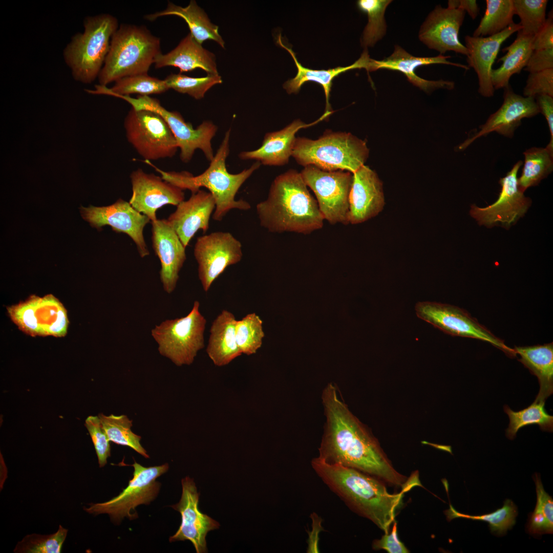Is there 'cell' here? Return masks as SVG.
Wrapping results in <instances>:
<instances>
[{"label": "cell", "instance_id": "cb8c5ba5", "mask_svg": "<svg viewBox=\"0 0 553 553\" xmlns=\"http://www.w3.org/2000/svg\"><path fill=\"white\" fill-rule=\"evenodd\" d=\"M450 56L441 54L434 57H416L413 56L400 46L396 45L389 56L381 60L371 59L370 72L380 69L397 71L402 73L413 85L426 92H430L439 89L452 90L455 87L453 81L442 79L429 80L423 79L415 73L419 67L433 64H444L454 66L466 70L470 68L464 65L452 62L448 60Z\"/></svg>", "mask_w": 553, "mask_h": 553}, {"label": "cell", "instance_id": "836d02e7", "mask_svg": "<svg viewBox=\"0 0 553 553\" xmlns=\"http://www.w3.org/2000/svg\"><path fill=\"white\" fill-rule=\"evenodd\" d=\"M95 90L87 91L92 94L116 97L130 96L134 94H139V96H149L161 94L169 90L164 79L150 76L147 74L124 77L116 81L111 88L99 84L95 86Z\"/></svg>", "mask_w": 553, "mask_h": 553}, {"label": "cell", "instance_id": "ee69618b", "mask_svg": "<svg viewBox=\"0 0 553 553\" xmlns=\"http://www.w3.org/2000/svg\"><path fill=\"white\" fill-rule=\"evenodd\" d=\"M68 530L59 526L57 531L50 535L33 534L26 535L16 544V553H60Z\"/></svg>", "mask_w": 553, "mask_h": 553}, {"label": "cell", "instance_id": "603a6c76", "mask_svg": "<svg viewBox=\"0 0 553 553\" xmlns=\"http://www.w3.org/2000/svg\"><path fill=\"white\" fill-rule=\"evenodd\" d=\"M521 29L519 23H514L502 32L492 36H465V46L468 52L466 56L467 66L472 68L477 75L478 92L482 96H493L495 89L491 80L492 65L502 43Z\"/></svg>", "mask_w": 553, "mask_h": 553}, {"label": "cell", "instance_id": "e575fe53", "mask_svg": "<svg viewBox=\"0 0 553 553\" xmlns=\"http://www.w3.org/2000/svg\"><path fill=\"white\" fill-rule=\"evenodd\" d=\"M523 155L524 161L518 184L524 193L528 187L538 185L552 172L553 153L546 147H532Z\"/></svg>", "mask_w": 553, "mask_h": 553}, {"label": "cell", "instance_id": "f35d334b", "mask_svg": "<svg viewBox=\"0 0 553 553\" xmlns=\"http://www.w3.org/2000/svg\"><path fill=\"white\" fill-rule=\"evenodd\" d=\"M102 428L109 440L117 444L129 446L146 458L150 457L146 451L141 445V437L131 430L132 420L127 416L102 413L98 415Z\"/></svg>", "mask_w": 553, "mask_h": 553}, {"label": "cell", "instance_id": "f6af8a7d", "mask_svg": "<svg viewBox=\"0 0 553 553\" xmlns=\"http://www.w3.org/2000/svg\"><path fill=\"white\" fill-rule=\"evenodd\" d=\"M164 80L169 89L188 94L198 100L203 98L212 87L222 82V78L219 74L191 77L180 73L171 74Z\"/></svg>", "mask_w": 553, "mask_h": 553}, {"label": "cell", "instance_id": "f546056e", "mask_svg": "<svg viewBox=\"0 0 553 553\" xmlns=\"http://www.w3.org/2000/svg\"><path fill=\"white\" fill-rule=\"evenodd\" d=\"M237 321L232 313L223 310L211 324L206 353L217 366H226L242 354L237 343Z\"/></svg>", "mask_w": 553, "mask_h": 553}, {"label": "cell", "instance_id": "7dc6e473", "mask_svg": "<svg viewBox=\"0 0 553 553\" xmlns=\"http://www.w3.org/2000/svg\"><path fill=\"white\" fill-rule=\"evenodd\" d=\"M540 95L553 97V69L529 74L523 89L524 96L535 98Z\"/></svg>", "mask_w": 553, "mask_h": 553}, {"label": "cell", "instance_id": "d6986e66", "mask_svg": "<svg viewBox=\"0 0 553 553\" xmlns=\"http://www.w3.org/2000/svg\"><path fill=\"white\" fill-rule=\"evenodd\" d=\"M132 195L129 203L136 210L156 220V211L165 205L177 206L184 200L181 188L164 180L161 177L145 173L138 168L130 175Z\"/></svg>", "mask_w": 553, "mask_h": 553}, {"label": "cell", "instance_id": "b9f144b4", "mask_svg": "<svg viewBox=\"0 0 553 553\" xmlns=\"http://www.w3.org/2000/svg\"><path fill=\"white\" fill-rule=\"evenodd\" d=\"M263 321L256 313H248L237 320L236 336L238 346L242 354H255L262 345L264 337Z\"/></svg>", "mask_w": 553, "mask_h": 553}, {"label": "cell", "instance_id": "816d5d0a", "mask_svg": "<svg viewBox=\"0 0 553 553\" xmlns=\"http://www.w3.org/2000/svg\"><path fill=\"white\" fill-rule=\"evenodd\" d=\"M540 113L545 117L550 132V141L545 147L553 153V97L548 95H540L535 98Z\"/></svg>", "mask_w": 553, "mask_h": 553}, {"label": "cell", "instance_id": "83f0119b", "mask_svg": "<svg viewBox=\"0 0 553 553\" xmlns=\"http://www.w3.org/2000/svg\"><path fill=\"white\" fill-rule=\"evenodd\" d=\"M154 63L157 69L167 66L178 68L180 74L201 69L207 75H218L215 54L204 48L190 33L173 50L158 55Z\"/></svg>", "mask_w": 553, "mask_h": 553}, {"label": "cell", "instance_id": "44dd1931", "mask_svg": "<svg viewBox=\"0 0 553 553\" xmlns=\"http://www.w3.org/2000/svg\"><path fill=\"white\" fill-rule=\"evenodd\" d=\"M465 13L459 8L437 6L421 25L418 34L419 40L441 55L447 51H454L467 56V50L458 38Z\"/></svg>", "mask_w": 553, "mask_h": 553}, {"label": "cell", "instance_id": "d590c367", "mask_svg": "<svg viewBox=\"0 0 553 553\" xmlns=\"http://www.w3.org/2000/svg\"><path fill=\"white\" fill-rule=\"evenodd\" d=\"M545 402L535 400L527 408L518 411L512 410L507 405L504 406V411L509 419L506 430V436L509 439L513 440L520 429L532 424L538 425L543 431L552 432L553 416L546 412Z\"/></svg>", "mask_w": 553, "mask_h": 553}, {"label": "cell", "instance_id": "c3c4849f", "mask_svg": "<svg viewBox=\"0 0 553 553\" xmlns=\"http://www.w3.org/2000/svg\"><path fill=\"white\" fill-rule=\"evenodd\" d=\"M393 524L391 531L385 534L380 539L375 540L373 542V549H384L390 553L409 552V550L397 537V524L395 521Z\"/></svg>", "mask_w": 553, "mask_h": 553}, {"label": "cell", "instance_id": "30bf717a", "mask_svg": "<svg viewBox=\"0 0 553 553\" xmlns=\"http://www.w3.org/2000/svg\"><path fill=\"white\" fill-rule=\"evenodd\" d=\"M116 97L124 100L135 110H147L159 114L166 122L176 139L180 150V158L183 162H189L198 149L202 151L209 161L213 159L215 155L211 140L218 131V127L212 121H204L196 129H194L179 112L166 110L156 98L139 95L137 98L130 96Z\"/></svg>", "mask_w": 553, "mask_h": 553}, {"label": "cell", "instance_id": "f1b7e54d", "mask_svg": "<svg viewBox=\"0 0 553 553\" xmlns=\"http://www.w3.org/2000/svg\"><path fill=\"white\" fill-rule=\"evenodd\" d=\"M276 42L290 53L297 69L296 76L286 81L283 86V88L288 94H296L299 92L302 86L307 81H314L321 84L325 95V112H331L329 103L330 93L332 81L335 77L347 71L355 69L364 68L367 71H370L371 58H370L367 50L363 52L358 60L349 66L337 67L328 70H313L303 67L299 62L292 50L283 42L281 34L278 36Z\"/></svg>", "mask_w": 553, "mask_h": 553}, {"label": "cell", "instance_id": "4fadbf2b", "mask_svg": "<svg viewBox=\"0 0 553 553\" xmlns=\"http://www.w3.org/2000/svg\"><path fill=\"white\" fill-rule=\"evenodd\" d=\"M417 316L434 327L452 336L475 338L490 343L515 357L514 350L496 336L466 310L454 305L435 302H419L415 306Z\"/></svg>", "mask_w": 553, "mask_h": 553}, {"label": "cell", "instance_id": "d6a6232c", "mask_svg": "<svg viewBox=\"0 0 553 553\" xmlns=\"http://www.w3.org/2000/svg\"><path fill=\"white\" fill-rule=\"evenodd\" d=\"M517 33L512 44L503 49L506 53L497 61H502L501 66L492 70L491 80L495 90L508 87L512 76L520 73L525 67L533 52L534 36L526 35L521 30Z\"/></svg>", "mask_w": 553, "mask_h": 553}, {"label": "cell", "instance_id": "4316f807", "mask_svg": "<svg viewBox=\"0 0 553 553\" xmlns=\"http://www.w3.org/2000/svg\"><path fill=\"white\" fill-rule=\"evenodd\" d=\"M331 113L325 112L320 118L311 123L306 124L296 119L280 130L267 133L260 147L254 150L242 151L238 156L241 160H254L265 165H284L288 163L290 156H292L296 132L302 128L322 121Z\"/></svg>", "mask_w": 553, "mask_h": 553}, {"label": "cell", "instance_id": "6da1fadb", "mask_svg": "<svg viewBox=\"0 0 553 553\" xmlns=\"http://www.w3.org/2000/svg\"><path fill=\"white\" fill-rule=\"evenodd\" d=\"M326 422L321 445L320 458L351 467L384 483L409 490L415 480L398 472L377 440L339 398L335 385L329 384L322 394Z\"/></svg>", "mask_w": 553, "mask_h": 553}, {"label": "cell", "instance_id": "5bb4252c", "mask_svg": "<svg viewBox=\"0 0 553 553\" xmlns=\"http://www.w3.org/2000/svg\"><path fill=\"white\" fill-rule=\"evenodd\" d=\"M12 320L31 336H64L69 321L67 310L52 294L31 296L26 302L10 307Z\"/></svg>", "mask_w": 553, "mask_h": 553}, {"label": "cell", "instance_id": "9a60e30c", "mask_svg": "<svg viewBox=\"0 0 553 553\" xmlns=\"http://www.w3.org/2000/svg\"><path fill=\"white\" fill-rule=\"evenodd\" d=\"M242 247L241 242L229 232H214L197 239L194 254L205 292L227 267L241 260Z\"/></svg>", "mask_w": 553, "mask_h": 553}, {"label": "cell", "instance_id": "74e56055", "mask_svg": "<svg viewBox=\"0 0 553 553\" xmlns=\"http://www.w3.org/2000/svg\"><path fill=\"white\" fill-rule=\"evenodd\" d=\"M450 505V508L445 511L449 521L459 518L483 521L488 523L491 532L498 536L505 535L508 529L512 528L516 523V518L518 515L517 506L509 499L504 501L502 507L492 513L481 515H470L461 513L457 511L451 504Z\"/></svg>", "mask_w": 553, "mask_h": 553}, {"label": "cell", "instance_id": "ab89813d", "mask_svg": "<svg viewBox=\"0 0 553 553\" xmlns=\"http://www.w3.org/2000/svg\"><path fill=\"white\" fill-rule=\"evenodd\" d=\"M536 493L537 503L533 513L529 514L526 531L530 535L541 536L553 533V499L544 489L540 475L533 477Z\"/></svg>", "mask_w": 553, "mask_h": 553}, {"label": "cell", "instance_id": "277c9868", "mask_svg": "<svg viewBox=\"0 0 553 553\" xmlns=\"http://www.w3.org/2000/svg\"><path fill=\"white\" fill-rule=\"evenodd\" d=\"M230 129L224 137L208 168L202 174L194 176L187 172H165L154 165L150 161H145L161 175L165 181L181 188L189 190L192 194L200 188H206L214 197L216 207L212 218L221 221L231 209L246 210L250 209V204L243 200H236L235 197L239 188L260 166L256 161L248 168L238 174L229 173L226 168V160L230 152Z\"/></svg>", "mask_w": 553, "mask_h": 553}, {"label": "cell", "instance_id": "60d3db41", "mask_svg": "<svg viewBox=\"0 0 553 553\" xmlns=\"http://www.w3.org/2000/svg\"><path fill=\"white\" fill-rule=\"evenodd\" d=\"M391 0H359V9L367 14L368 22L364 30L361 44L363 47H373L382 38L387 31L385 13Z\"/></svg>", "mask_w": 553, "mask_h": 553}, {"label": "cell", "instance_id": "d4e9b609", "mask_svg": "<svg viewBox=\"0 0 553 553\" xmlns=\"http://www.w3.org/2000/svg\"><path fill=\"white\" fill-rule=\"evenodd\" d=\"M384 205L382 182L374 171L363 165L353 174L349 223L357 224L375 217Z\"/></svg>", "mask_w": 553, "mask_h": 553}, {"label": "cell", "instance_id": "ac0fdd59", "mask_svg": "<svg viewBox=\"0 0 553 553\" xmlns=\"http://www.w3.org/2000/svg\"><path fill=\"white\" fill-rule=\"evenodd\" d=\"M182 492L178 503L171 506L178 511L181 522L176 533L169 538L170 542L189 540L197 553L207 552L206 536L220 527L219 522L202 513L199 508L200 493L193 479L186 477L181 480Z\"/></svg>", "mask_w": 553, "mask_h": 553}, {"label": "cell", "instance_id": "7bdbcfd3", "mask_svg": "<svg viewBox=\"0 0 553 553\" xmlns=\"http://www.w3.org/2000/svg\"><path fill=\"white\" fill-rule=\"evenodd\" d=\"M515 14L520 19L521 31L534 36L544 26L546 19L547 0H513Z\"/></svg>", "mask_w": 553, "mask_h": 553}, {"label": "cell", "instance_id": "2e32d148", "mask_svg": "<svg viewBox=\"0 0 553 553\" xmlns=\"http://www.w3.org/2000/svg\"><path fill=\"white\" fill-rule=\"evenodd\" d=\"M522 164V161H518L504 177L500 179L501 190L494 203L482 208L475 204L471 205L470 215L479 225L488 228L501 226L508 229L524 216L531 205V200L524 196L518 186L517 174Z\"/></svg>", "mask_w": 553, "mask_h": 553}, {"label": "cell", "instance_id": "1f68e13d", "mask_svg": "<svg viewBox=\"0 0 553 553\" xmlns=\"http://www.w3.org/2000/svg\"><path fill=\"white\" fill-rule=\"evenodd\" d=\"M518 360L538 379L540 389L535 400L544 401L553 393L552 343L531 346H515Z\"/></svg>", "mask_w": 553, "mask_h": 553}, {"label": "cell", "instance_id": "ffe728a7", "mask_svg": "<svg viewBox=\"0 0 553 553\" xmlns=\"http://www.w3.org/2000/svg\"><path fill=\"white\" fill-rule=\"evenodd\" d=\"M504 89L501 106L490 116L484 124L479 126L478 132L459 145V150L466 148L476 139L493 132L512 138L516 129L521 125L522 119L540 113L535 98L516 94L509 85Z\"/></svg>", "mask_w": 553, "mask_h": 553}, {"label": "cell", "instance_id": "f5cc1de1", "mask_svg": "<svg viewBox=\"0 0 553 553\" xmlns=\"http://www.w3.org/2000/svg\"><path fill=\"white\" fill-rule=\"evenodd\" d=\"M448 7L463 10L472 19H475L479 13V7L475 0H450Z\"/></svg>", "mask_w": 553, "mask_h": 553}, {"label": "cell", "instance_id": "f907efd6", "mask_svg": "<svg viewBox=\"0 0 553 553\" xmlns=\"http://www.w3.org/2000/svg\"><path fill=\"white\" fill-rule=\"evenodd\" d=\"M532 48L533 51H538L553 48V14L550 11L546 22L534 36Z\"/></svg>", "mask_w": 553, "mask_h": 553}, {"label": "cell", "instance_id": "ba28073f", "mask_svg": "<svg viewBox=\"0 0 553 553\" xmlns=\"http://www.w3.org/2000/svg\"><path fill=\"white\" fill-rule=\"evenodd\" d=\"M199 307V302L195 301L186 315L166 320L151 330L159 353L177 366L191 365L204 347L206 320Z\"/></svg>", "mask_w": 553, "mask_h": 553}, {"label": "cell", "instance_id": "7a4b0ae2", "mask_svg": "<svg viewBox=\"0 0 553 553\" xmlns=\"http://www.w3.org/2000/svg\"><path fill=\"white\" fill-rule=\"evenodd\" d=\"M311 466L349 507L370 520L385 534L389 531L407 490L390 494L378 479L351 467L328 463L318 457L312 460Z\"/></svg>", "mask_w": 553, "mask_h": 553}, {"label": "cell", "instance_id": "8992f818", "mask_svg": "<svg viewBox=\"0 0 553 553\" xmlns=\"http://www.w3.org/2000/svg\"><path fill=\"white\" fill-rule=\"evenodd\" d=\"M83 26L84 32L72 37L63 56L74 79L90 83L98 77L103 66L118 22L111 14H100L85 18Z\"/></svg>", "mask_w": 553, "mask_h": 553}, {"label": "cell", "instance_id": "7402d4cb", "mask_svg": "<svg viewBox=\"0 0 553 553\" xmlns=\"http://www.w3.org/2000/svg\"><path fill=\"white\" fill-rule=\"evenodd\" d=\"M152 246L161 263L160 278L167 293L175 289L186 260L185 248L167 219L151 222Z\"/></svg>", "mask_w": 553, "mask_h": 553}, {"label": "cell", "instance_id": "bcb514c9", "mask_svg": "<svg viewBox=\"0 0 553 553\" xmlns=\"http://www.w3.org/2000/svg\"><path fill=\"white\" fill-rule=\"evenodd\" d=\"M84 426L92 439L98 458L99 467L104 466L111 456L110 441L105 433L98 416H89Z\"/></svg>", "mask_w": 553, "mask_h": 553}, {"label": "cell", "instance_id": "8fae6325", "mask_svg": "<svg viewBox=\"0 0 553 553\" xmlns=\"http://www.w3.org/2000/svg\"><path fill=\"white\" fill-rule=\"evenodd\" d=\"M124 126L128 141L144 160L172 158L179 148L167 123L155 112L131 108Z\"/></svg>", "mask_w": 553, "mask_h": 553}, {"label": "cell", "instance_id": "484cf974", "mask_svg": "<svg viewBox=\"0 0 553 553\" xmlns=\"http://www.w3.org/2000/svg\"><path fill=\"white\" fill-rule=\"evenodd\" d=\"M216 203L209 192L199 189L183 201L167 219L185 247L199 229L205 233Z\"/></svg>", "mask_w": 553, "mask_h": 553}, {"label": "cell", "instance_id": "681fc988", "mask_svg": "<svg viewBox=\"0 0 553 553\" xmlns=\"http://www.w3.org/2000/svg\"><path fill=\"white\" fill-rule=\"evenodd\" d=\"M553 69V48L533 51L524 68L530 73Z\"/></svg>", "mask_w": 553, "mask_h": 553}, {"label": "cell", "instance_id": "3957f363", "mask_svg": "<svg viewBox=\"0 0 553 553\" xmlns=\"http://www.w3.org/2000/svg\"><path fill=\"white\" fill-rule=\"evenodd\" d=\"M256 210L260 225L274 233H310L322 228L325 220L301 173L294 169L274 179L267 198Z\"/></svg>", "mask_w": 553, "mask_h": 553}, {"label": "cell", "instance_id": "8d00e7d4", "mask_svg": "<svg viewBox=\"0 0 553 553\" xmlns=\"http://www.w3.org/2000/svg\"><path fill=\"white\" fill-rule=\"evenodd\" d=\"M513 0H486V9L474 37H487L498 34L514 23Z\"/></svg>", "mask_w": 553, "mask_h": 553}, {"label": "cell", "instance_id": "e0dca14e", "mask_svg": "<svg viewBox=\"0 0 553 553\" xmlns=\"http://www.w3.org/2000/svg\"><path fill=\"white\" fill-rule=\"evenodd\" d=\"M80 210L82 218L92 227L100 230L103 226L109 225L116 232L126 234L135 243L141 258L149 255L143 229L151 221L147 216L134 208L129 202L119 199L109 206H81Z\"/></svg>", "mask_w": 553, "mask_h": 553}, {"label": "cell", "instance_id": "4dcf8cb0", "mask_svg": "<svg viewBox=\"0 0 553 553\" xmlns=\"http://www.w3.org/2000/svg\"><path fill=\"white\" fill-rule=\"evenodd\" d=\"M175 15L183 18L187 23L190 33L200 44L205 40L216 41L224 48L225 42L220 35L218 26L212 23L205 11L194 0L182 7L172 2H168L166 9L145 16V19L154 21L160 17Z\"/></svg>", "mask_w": 553, "mask_h": 553}, {"label": "cell", "instance_id": "5b68a950", "mask_svg": "<svg viewBox=\"0 0 553 553\" xmlns=\"http://www.w3.org/2000/svg\"><path fill=\"white\" fill-rule=\"evenodd\" d=\"M161 53L160 40L143 26L122 24L112 36L109 52L98 75L107 86L124 77L147 72Z\"/></svg>", "mask_w": 553, "mask_h": 553}, {"label": "cell", "instance_id": "7c38bea8", "mask_svg": "<svg viewBox=\"0 0 553 553\" xmlns=\"http://www.w3.org/2000/svg\"><path fill=\"white\" fill-rule=\"evenodd\" d=\"M301 174L307 186L315 195L324 219L333 225L349 224V196L353 174L344 171H327L309 165L304 167Z\"/></svg>", "mask_w": 553, "mask_h": 553}, {"label": "cell", "instance_id": "db71d44e", "mask_svg": "<svg viewBox=\"0 0 553 553\" xmlns=\"http://www.w3.org/2000/svg\"><path fill=\"white\" fill-rule=\"evenodd\" d=\"M313 516L314 517H312L313 520V528L309 535V547L307 550L309 552H317L318 551L317 546L318 540L317 536L318 534L321 530V522L316 514Z\"/></svg>", "mask_w": 553, "mask_h": 553}, {"label": "cell", "instance_id": "52a82bcc", "mask_svg": "<svg viewBox=\"0 0 553 553\" xmlns=\"http://www.w3.org/2000/svg\"><path fill=\"white\" fill-rule=\"evenodd\" d=\"M369 153L366 142L351 133L327 130L316 140L296 138L292 156L304 167L353 174L364 165Z\"/></svg>", "mask_w": 553, "mask_h": 553}, {"label": "cell", "instance_id": "9c48e42d", "mask_svg": "<svg viewBox=\"0 0 553 553\" xmlns=\"http://www.w3.org/2000/svg\"><path fill=\"white\" fill-rule=\"evenodd\" d=\"M134 467L133 477L127 486L117 496L110 500L90 503L83 508L90 514H108L116 524L125 518L130 520L138 517L135 508L140 504H149L158 495L161 483L157 478L165 473L169 465L165 463L158 466L145 467L136 461L130 465Z\"/></svg>", "mask_w": 553, "mask_h": 553}]
</instances>
